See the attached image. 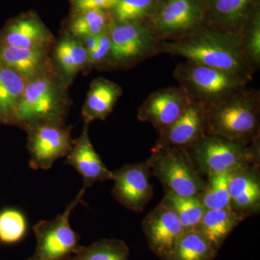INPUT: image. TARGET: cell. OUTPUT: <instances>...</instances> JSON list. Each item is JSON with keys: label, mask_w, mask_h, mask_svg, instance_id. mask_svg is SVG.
<instances>
[{"label": "cell", "mask_w": 260, "mask_h": 260, "mask_svg": "<svg viewBox=\"0 0 260 260\" xmlns=\"http://www.w3.org/2000/svg\"><path fill=\"white\" fill-rule=\"evenodd\" d=\"M161 203L175 212L185 232L198 229L206 210L199 194L181 197L165 191Z\"/></svg>", "instance_id": "24"}, {"label": "cell", "mask_w": 260, "mask_h": 260, "mask_svg": "<svg viewBox=\"0 0 260 260\" xmlns=\"http://www.w3.org/2000/svg\"><path fill=\"white\" fill-rule=\"evenodd\" d=\"M111 50V39L109 30L99 34L96 47L89 55L88 68L106 67L109 63Z\"/></svg>", "instance_id": "31"}, {"label": "cell", "mask_w": 260, "mask_h": 260, "mask_svg": "<svg viewBox=\"0 0 260 260\" xmlns=\"http://www.w3.org/2000/svg\"><path fill=\"white\" fill-rule=\"evenodd\" d=\"M146 161L127 164L113 172L112 194L126 209L140 213L153 196Z\"/></svg>", "instance_id": "11"}, {"label": "cell", "mask_w": 260, "mask_h": 260, "mask_svg": "<svg viewBox=\"0 0 260 260\" xmlns=\"http://www.w3.org/2000/svg\"><path fill=\"white\" fill-rule=\"evenodd\" d=\"M129 249L119 239H103L80 246L70 260H129Z\"/></svg>", "instance_id": "25"}, {"label": "cell", "mask_w": 260, "mask_h": 260, "mask_svg": "<svg viewBox=\"0 0 260 260\" xmlns=\"http://www.w3.org/2000/svg\"><path fill=\"white\" fill-rule=\"evenodd\" d=\"M146 162L150 175L158 179L165 191L181 197L194 196L206 184L184 149L153 146Z\"/></svg>", "instance_id": "6"}, {"label": "cell", "mask_w": 260, "mask_h": 260, "mask_svg": "<svg viewBox=\"0 0 260 260\" xmlns=\"http://www.w3.org/2000/svg\"><path fill=\"white\" fill-rule=\"evenodd\" d=\"M218 250L198 230L183 233L167 260H214Z\"/></svg>", "instance_id": "22"}, {"label": "cell", "mask_w": 260, "mask_h": 260, "mask_svg": "<svg viewBox=\"0 0 260 260\" xmlns=\"http://www.w3.org/2000/svg\"><path fill=\"white\" fill-rule=\"evenodd\" d=\"M205 11L201 0H162L148 25L159 42L175 40L203 29Z\"/></svg>", "instance_id": "8"}, {"label": "cell", "mask_w": 260, "mask_h": 260, "mask_svg": "<svg viewBox=\"0 0 260 260\" xmlns=\"http://www.w3.org/2000/svg\"><path fill=\"white\" fill-rule=\"evenodd\" d=\"M117 0H74L77 13L91 10H110L115 6Z\"/></svg>", "instance_id": "32"}, {"label": "cell", "mask_w": 260, "mask_h": 260, "mask_svg": "<svg viewBox=\"0 0 260 260\" xmlns=\"http://www.w3.org/2000/svg\"><path fill=\"white\" fill-rule=\"evenodd\" d=\"M157 0H117L114 10L115 22L140 21L151 16Z\"/></svg>", "instance_id": "28"}, {"label": "cell", "mask_w": 260, "mask_h": 260, "mask_svg": "<svg viewBox=\"0 0 260 260\" xmlns=\"http://www.w3.org/2000/svg\"><path fill=\"white\" fill-rule=\"evenodd\" d=\"M254 0H213L212 13L215 23V30L239 34Z\"/></svg>", "instance_id": "23"}, {"label": "cell", "mask_w": 260, "mask_h": 260, "mask_svg": "<svg viewBox=\"0 0 260 260\" xmlns=\"http://www.w3.org/2000/svg\"><path fill=\"white\" fill-rule=\"evenodd\" d=\"M192 99L182 87H168L150 93L138 108L137 118L161 131L177 120Z\"/></svg>", "instance_id": "12"}, {"label": "cell", "mask_w": 260, "mask_h": 260, "mask_svg": "<svg viewBox=\"0 0 260 260\" xmlns=\"http://www.w3.org/2000/svg\"><path fill=\"white\" fill-rule=\"evenodd\" d=\"M85 188H82L60 215L51 220H41L34 225L37 239L35 251L28 260H70L79 247L80 236L72 229L70 217L83 202Z\"/></svg>", "instance_id": "7"}, {"label": "cell", "mask_w": 260, "mask_h": 260, "mask_svg": "<svg viewBox=\"0 0 260 260\" xmlns=\"http://www.w3.org/2000/svg\"><path fill=\"white\" fill-rule=\"evenodd\" d=\"M88 124L85 123L79 138L73 140V146L64 161L65 164L74 168L81 175L83 179V187L85 189L97 182L113 180V172L103 162L90 141Z\"/></svg>", "instance_id": "15"}, {"label": "cell", "mask_w": 260, "mask_h": 260, "mask_svg": "<svg viewBox=\"0 0 260 260\" xmlns=\"http://www.w3.org/2000/svg\"><path fill=\"white\" fill-rule=\"evenodd\" d=\"M192 100L211 105L247 87V77L190 61L181 62L173 73Z\"/></svg>", "instance_id": "5"}, {"label": "cell", "mask_w": 260, "mask_h": 260, "mask_svg": "<svg viewBox=\"0 0 260 260\" xmlns=\"http://www.w3.org/2000/svg\"><path fill=\"white\" fill-rule=\"evenodd\" d=\"M113 21L109 20L105 10H91L77 13L69 25L70 35L76 39L94 37L109 30Z\"/></svg>", "instance_id": "26"}, {"label": "cell", "mask_w": 260, "mask_h": 260, "mask_svg": "<svg viewBox=\"0 0 260 260\" xmlns=\"http://www.w3.org/2000/svg\"><path fill=\"white\" fill-rule=\"evenodd\" d=\"M51 51L23 49L0 44V63L28 81L54 70Z\"/></svg>", "instance_id": "18"}, {"label": "cell", "mask_w": 260, "mask_h": 260, "mask_svg": "<svg viewBox=\"0 0 260 260\" xmlns=\"http://www.w3.org/2000/svg\"><path fill=\"white\" fill-rule=\"evenodd\" d=\"M142 229L149 248L160 260H167L185 232L175 212L161 202L143 219Z\"/></svg>", "instance_id": "13"}, {"label": "cell", "mask_w": 260, "mask_h": 260, "mask_svg": "<svg viewBox=\"0 0 260 260\" xmlns=\"http://www.w3.org/2000/svg\"><path fill=\"white\" fill-rule=\"evenodd\" d=\"M55 70L27 81L11 126L24 131L46 122L65 123L71 100Z\"/></svg>", "instance_id": "2"}, {"label": "cell", "mask_w": 260, "mask_h": 260, "mask_svg": "<svg viewBox=\"0 0 260 260\" xmlns=\"http://www.w3.org/2000/svg\"><path fill=\"white\" fill-rule=\"evenodd\" d=\"M199 196L206 210L230 208L229 174L208 176L204 189Z\"/></svg>", "instance_id": "27"}, {"label": "cell", "mask_w": 260, "mask_h": 260, "mask_svg": "<svg viewBox=\"0 0 260 260\" xmlns=\"http://www.w3.org/2000/svg\"><path fill=\"white\" fill-rule=\"evenodd\" d=\"M246 219L232 208L206 210L197 230L218 251L233 231Z\"/></svg>", "instance_id": "20"}, {"label": "cell", "mask_w": 260, "mask_h": 260, "mask_svg": "<svg viewBox=\"0 0 260 260\" xmlns=\"http://www.w3.org/2000/svg\"><path fill=\"white\" fill-rule=\"evenodd\" d=\"M242 47L246 57L254 70L260 65V20L256 14L249 30L240 32Z\"/></svg>", "instance_id": "30"}, {"label": "cell", "mask_w": 260, "mask_h": 260, "mask_svg": "<svg viewBox=\"0 0 260 260\" xmlns=\"http://www.w3.org/2000/svg\"><path fill=\"white\" fill-rule=\"evenodd\" d=\"M55 42L49 29L34 16L13 20L0 32V44L10 47L51 50Z\"/></svg>", "instance_id": "16"}, {"label": "cell", "mask_w": 260, "mask_h": 260, "mask_svg": "<svg viewBox=\"0 0 260 260\" xmlns=\"http://www.w3.org/2000/svg\"><path fill=\"white\" fill-rule=\"evenodd\" d=\"M27 80L0 63V125H10Z\"/></svg>", "instance_id": "21"}, {"label": "cell", "mask_w": 260, "mask_h": 260, "mask_svg": "<svg viewBox=\"0 0 260 260\" xmlns=\"http://www.w3.org/2000/svg\"><path fill=\"white\" fill-rule=\"evenodd\" d=\"M71 129L65 123L46 122L25 130L30 167L48 170L57 159L66 157L73 146Z\"/></svg>", "instance_id": "10"}, {"label": "cell", "mask_w": 260, "mask_h": 260, "mask_svg": "<svg viewBox=\"0 0 260 260\" xmlns=\"http://www.w3.org/2000/svg\"><path fill=\"white\" fill-rule=\"evenodd\" d=\"M122 94L123 89L117 83L103 77L94 79L90 83L82 108V116L85 123L105 120L113 112Z\"/></svg>", "instance_id": "19"}, {"label": "cell", "mask_w": 260, "mask_h": 260, "mask_svg": "<svg viewBox=\"0 0 260 260\" xmlns=\"http://www.w3.org/2000/svg\"><path fill=\"white\" fill-rule=\"evenodd\" d=\"M185 150L197 171L207 177L259 165V140L244 144L217 135H205Z\"/></svg>", "instance_id": "4"}, {"label": "cell", "mask_w": 260, "mask_h": 260, "mask_svg": "<svg viewBox=\"0 0 260 260\" xmlns=\"http://www.w3.org/2000/svg\"><path fill=\"white\" fill-rule=\"evenodd\" d=\"M26 232V220L20 211L8 209L0 213V242L16 244L25 237Z\"/></svg>", "instance_id": "29"}, {"label": "cell", "mask_w": 260, "mask_h": 260, "mask_svg": "<svg viewBox=\"0 0 260 260\" xmlns=\"http://www.w3.org/2000/svg\"><path fill=\"white\" fill-rule=\"evenodd\" d=\"M207 135L250 144L259 140L260 93L246 88L207 107Z\"/></svg>", "instance_id": "3"}, {"label": "cell", "mask_w": 260, "mask_h": 260, "mask_svg": "<svg viewBox=\"0 0 260 260\" xmlns=\"http://www.w3.org/2000/svg\"><path fill=\"white\" fill-rule=\"evenodd\" d=\"M54 70L70 87L80 72L88 68V54L83 42L70 34L56 41L51 51Z\"/></svg>", "instance_id": "17"}, {"label": "cell", "mask_w": 260, "mask_h": 260, "mask_svg": "<svg viewBox=\"0 0 260 260\" xmlns=\"http://www.w3.org/2000/svg\"><path fill=\"white\" fill-rule=\"evenodd\" d=\"M207 107L191 101L182 115L166 129L159 132L155 147H174L187 150L207 135Z\"/></svg>", "instance_id": "14"}, {"label": "cell", "mask_w": 260, "mask_h": 260, "mask_svg": "<svg viewBox=\"0 0 260 260\" xmlns=\"http://www.w3.org/2000/svg\"><path fill=\"white\" fill-rule=\"evenodd\" d=\"M111 50L108 66L125 68L158 54L160 42L148 25L140 21H113L109 28Z\"/></svg>", "instance_id": "9"}, {"label": "cell", "mask_w": 260, "mask_h": 260, "mask_svg": "<svg viewBox=\"0 0 260 260\" xmlns=\"http://www.w3.org/2000/svg\"><path fill=\"white\" fill-rule=\"evenodd\" d=\"M158 54L184 57L217 69L228 70L252 80L255 71L242 47L240 32L203 28L186 37L160 42Z\"/></svg>", "instance_id": "1"}]
</instances>
